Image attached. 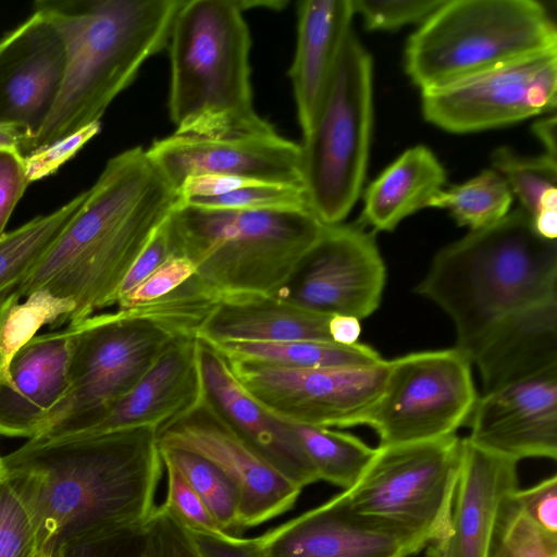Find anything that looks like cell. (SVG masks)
Returning <instances> with one entry per match:
<instances>
[{"label":"cell","instance_id":"6da1fadb","mask_svg":"<svg viewBox=\"0 0 557 557\" xmlns=\"http://www.w3.org/2000/svg\"><path fill=\"white\" fill-rule=\"evenodd\" d=\"M157 430L23 444L2 457L3 476L32 516L39 550L70 553L143 532L164 471Z\"/></svg>","mask_w":557,"mask_h":557},{"label":"cell","instance_id":"7a4b0ae2","mask_svg":"<svg viewBox=\"0 0 557 557\" xmlns=\"http://www.w3.org/2000/svg\"><path fill=\"white\" fill-rule=\"evenodd\" d=\"M177 190L137 146L109 159L62 233L28 278L21 299L39 288L69 298V325L116 305L128 271L178 202Z\"/></svg>","mask_w":557,"mask_h":557},{"label":"cell","instance_id":"3957f363","mask_svg":"<svg viewBox=\"0 0 557 557\" xmlns=\"http://www.w3.org/2000/svg\"><path fill=\"white\" fill-rule=\"evenodd\" d=\"M184 0H40L59 30L65 70L57 101L35 137L32 151L100 122L111 102L136 78L144 63L168 46Z\"/></svg>","mask_w":557,"mask_h":557},{"label":"cell","instance_id":"277c9868","mask_svg":"<svg viewBox=\"0 0 557 557\" xmlns=\"http://www.w3.org/2000/svg\"><path fill=\"white\" fill-rule=\"evenodd\" d=\"M417 293L449 315L469 357L502 319L557 297V243L518 208L438 250Z\"/></svg>","mask_w":557,"mask_h":557},{"label":"cell","instance_id":"5b68a950","mask_svg":"<svg viewBox=\"0 0 557 557\" xmlns=\"http://www.w3.org/2000/svg\"><path fill=\"white\" fill-rule=\"evenodd\" d=\"M237 0L183 1L168 41L169 113L176 134L276 132L255 107L251 37Z\"/></svg>","mask_w":557,"mask_h":557},{"label":"cell","instance_id":"8992f818","mask_svg":"<svg viewBox=\"0 0 557 557\" xmlns=\"http://www.w3.org/2000/svg\"><path fill=\"white\" fill-rule=\"evenodd\" d=\"M174 256L220 298L285 296L324 224L307 208L226 210L176 205L165 221Z\"/></svg>","mask_w":557,"mask_h":557},{"label":"cell","instance_id":"52a82bcc","mask_svg":"<svg viewBox=\"0 0 557 557\" xmlns=\"http://www.w3.org/2000/svg\"><path fill=\"white\" fill-rule=\"evenodd\" d=\"M557 50V28L534 0H445L409 37L405 71L421 92Z\"/></svg>","mask_w":557,"mask_h":557},{"label":"cell","instance_id":"ba28073f","mask_svg":"<svg viewBox=\"0 0 557 557\" xmlns=\"http://www.w3.org/2000/svg\"><path fill=\"white\" fill-rule=\"evenodd\" d=\"M373 120L372 60L351 32L300 144L308 208L324 225L342 223L361 191Z\"/></svg>","mask_w":557,"mask_h":557},{"label":"cell","instance_id":"9c48e42d","mask_svg":"<svg viewBox=\"0 0 557 557\" xmlns=\"http://www.w3.org/2000/svg\"><path fill=\"white\" fill-rule=\"evenodd\" d=\"M73 325L67 392L44 430L29 440L51 438L101 417L181 338L134 309L92 315Z\"/></svg>","mask_w":557,"mask_h":557},{"label":"cell","instance_id":"30bf717a","mask_svg":"<svg viewBox=\"0 0 557 557\" xmlns=\"http://www.w3.org/2000/svg\"><path fill=\"white\" fill-rule=\"evenodd\" d=\"M462 438L379 445L348 490L352 507L423 534L430 544L446 531L458 481Z\"/></svg>","mask_w":557,"mask_h":557},{"label":"cell","instance_id":"8fae6325","mask_svg":"<svg viewBox=\"0 0 557 557\" xmlns=\"http://www.w3.org/2000/svg\"><path fill=\"white\" fill-rule=\"evenodd\" d=\"M471 364L457 347L388 360L383 391L361 425L376 432L379 445L455 435L468 423L479 397Z\"/></svg>","mask_w":557,"mask_h":557},{"label":"cell","instance_id":"7c38bea8","mask_svg":"<svg viewBox=\"0 0 557 557\" xmlns=\"http://www.w3.org/2000/svg\"><path fill=\"white\" fill-rule=\"evenodd\" d=\"M226 360L240 385L274 414L289 422L330 429L361 425L380 397L388 372L385 359L371 366L321 369Z\"/></svg>","mask_w":557,"mask_h":557},{"label":"cell","instance_id":"4fadbf2b","mask_svg":"<svg viewBox=\"0 0 557 557\" xmlns=\"http://www.w3.org/2000/svg\"><path fill=\"white\" fill-rule=\"evenodd\" d=\"M421 95L425 120L450 133L481 132L548 113L557 104V50Z\"/></svg>","mask_w":557,"mask_h":557},{"label":"cell","instance_id":"5bb4252c","mask_svg":"<svg viewBox=\"0 0 557 557\" xmlns=\"http://www.w3.org/2000/svg\"><path fill=\"white\" fill-rule=\"evenodd\" d=\"M159 447L189 450L215 465L240 496V531L294 508L302 488L239 437L200 397L157 430Z\"/></svg>","mask_w":557,"mask_h":557},{"label":"cell","instance_id":"9a60e30c","mask_svg":"<svg viewBox=\"0 0 557 557\" xmlns=\"http://www.w3.org/2000/svg\"><path fill=\"white\" fill-rule=\"evenodd\" d=\"M386 268L372 233L357 224L324 225L285 297L320 312L359 320L380 306Z\"/></svg>","mask_w":557,"mask_h":557},{"label":"cell","instance_id":"2e32d148","mask_svg":"<svg viewBox=\"0 0 557 557\" xmlns=\"http://www.w3.org/2000/svg\"><path fill=\"white\" fill-rule=\"evenodd\" d=\"M258 540L267 557H412L430 544L421 533L357 511L344 491Z\"/></svg>","mask_w":557,"mask_h":557},{"label":"cell","instance_id":"e0dca14e","mask_svg":"<svg viewBox=\"0 0 557 557\" xmlns=\"http://www.w3.org/2000/svg\"><path fill=\"white\" fill-rule=\"evenodd\" d=\"M147 154L177 190L197 175H228L302 186L300 145L276 132L230 137L173 133L156 139Z\"/></svg>","mask_w":557,"mask_h":557},{"label":"cell","instance_id":"ac0fdd59","mask_svg":"<svg viewBox=\"0 0 557 557\" xmlns=\"http://www.w3.org/2000/svg\"><path fill=\"white\" fill-rule=\"evenodd\" d=\"M65 47L57 27L34 13L0 40V124L37 135L60 91ZM22 149V147H21Z\"/></svg>","mask_w":557,"mask_h":557},{"label":"cell","instance_id":"d6986e66","mask_svg":"<svg viewBox=\"0 0 557 557\" xmlns=\"http://www.w3.org/2000/svg\"><path fill=\"white\" fill-rule=\"evenodd\" d=\"M196 361L201 397L239 437L301 488L320 481L292 423L253 398L224 356L197 338Z\"/></svg>","mask_w":557,"mask_h":557},{"label":"cell","instance_id":"ffe728a7","mask_svg":"<svg viewBox=\"0 0 557 557\" xmlns=\"http://www.w3.org/2000/svg\"><path fill=\"white\" fill-rule=\"evenodd\" d=\"M473 445L519 462L557 457V370L479 396L468 421Z\"/></svg>","mask_w":557,"mask_h":557},{"label":"cell","instance_id":"44dd1931","mask_svg":"<svg viewBox=\"0 0 557 557\" xmlns=\"http://www.w3.org/2000/svg\"><path fill=\"white\" fill-rule=\"evenodd\" d=\"M196 339L178 338L143 379L98 419L51 438L27 440L24 445L67 443L141 426L159 429L200 397Z\"/></svg>","mask_w":557,"mask_h":557},{"label":"cell","instance_id":"7402d4cb","mask_svg":"<svg viewBox=\"0 0 557 557\" xmlns=\"http://www.w3.org/2000/svg\"><path fill=\"white\" fill-rule=\"evenodd\" d=\"M517 488V461L462 438L448 525L426 546V557H488L500 505Z\"/></svg>","mask_w":557,"mask_h":557},{"label":"cell","instance_id":"603a6c76","mask_svg":"<svg viewBox=\"0 0 557 557\" xmlns=\"http://www.w3.org/2000/svg\"><path fill=\"white\" fill-rule=\"evenodd\" d=\"M76 326L36 335L12 358L0 382V435H38L69 388Z\"/></svg>","mask_w":557,"mask_h":557},{"label":"cell","instance_id":"cb8c5ba5","mask_svg":"<svg viewBox=\"0 0 557 557\" xmlns=\"http://www.w3.org/2000/svg\"><path fill=\"white\" fill-rule=\"evenodd\" d=\"M483 394L557 370V297L497 322L469 355Z\"/></svg>","mask_w":557,"mask_h":557},{"label":"cell","instance_id":"d4e9b609","mask_svg":"<svg viewBox=\"0 0 557 557\" xmlns=\"http://www.w3.org/2000/svg\"><path fill=\"white\" fill-rule=\"evenodd\" d=\"M352 0H304L297 7L296 50L288 75L302 135L309 132L351 30Z\"/></svg>","mask_w":557,"mask_h":557},{"label":"cell","instance_id":"484cf974","mask_svg":"<svg viewBox=\"0 0 557 557\" xmlns=\"http://www.w3.org/2000/svg\"><path fill=\"white\" fill-rule=\"evenodd\" d=\"M333 314L302 307L285 296L223 297L197 333L209 344L240 342H332Z\"/></svg>","mask_w":557,"mask_h":557},{"label":"cell","instance_id":"4316f807","mask_svg":"<svg viewBox=\"0 0 557 557\" xmlns=\"http://www.w3.org/2000/svg\"><path fill=\"white\" fill-rule=\"evenodd\" d=\"M446 173L425 146H414L392 162L363 193L360 223L391 232L408 215L429 207Z\"/></svg>","mask_w":557,"mask_h":557},{"label":"cell","instance_id":"83f0119b","mask_svg":"<svg viewBox=\"0 0 557 557\" xmlns=\"http://www.w3.org/2000/svg\"><path fill=\"white\" fill-rule=\"evenodd\" d=\"M210 345L226 359L256 361L294 369L362 367L383 360L374 348L361 343L346 346L320 341H228Z\"/></svg>","mask_w":557,"mask_h":557},{"label":"cell","instance_id":"f1b7e54d","mask_svg":"<svg viewBox=\"0 0 557 557\" xmlns=\"http://www.w3.org/2000/svg\"><path fill=\"white\" fill-rule=\"evenodd\" d=\"M492 169L505 180L537 234L557 237V161L548 154L523 157L508 147L496 148Z\"/></svg>","mask_w":557,"mask_h":557},{"label":"cell","instance_id":"f546056e","mask_svg":"<svg viewBox=\"0 0 557 557\" xmlns=\"http://www.w3.org/2000/svg\"><path fill=\"white\" fill-rule=\"evenodd\" d=\"M86 196L87 190L55 211L0 236V302L16 293L28 278L79 210Z\"/></svg>","mask_w":557,"mask_h":557},{"label":"cell","instance_id":"4dcf8cb0","mask_svg":"<svg viewBox=\"0 0 557 557\" xmlns=\"http://www.w3.org/2000/svg\"><path fill=\"white\" fill-rule=\"evenodd\" d=\"M320 481L350 488L360 478L375 448L360 438L330 428L290 422Z\"/></svg>","mask_w":557,"mask_h":557},{"label":"cell","instance_id":"1f68e13d","mask_svg":"<svg viewBox=\"0 0 557 557\" xmlns=\"http://www.w3.org/2000/svg\"><path fill=\"white\" fill-rule=\"evenodd\" d=\"M511 202L512 194L505 180L488 169L462 184L440 190L429 207L449 211L457 224L475 231L502 220Z\"/></svg>","mask_w":557,"mask_h":557},{"label":"cell","instance_id":"d6a6232c","mask_svg":"<svg viewBox=\"0 0 557 557\" xmlns=\"http://www.w3.org/2000/svg\"><path fill=\"white\" fill-rule=\"evenodd\" d=\"M159 449L162 460L180 472L219 527L231 534L240 531V496L234 483L215 465L198 454L180 448Z\"/></svg>","mask_w":557,"mask_h":557},{"label":"cell","instance_id":"836d02e7","mask_svg":"<svg viewBox=\"0 0 557 557\" xmlns=\"http://www.w3.org/2000/svg\"><path fill=\"white\" fill-rule=\"evenodd\" d=\"M74 301L39 288L8 309L0 329V382H3L12 358L46 324L58 327L66 323Z\"/></svg>","mask_w":557,"mask_h":557},{"label":"cell","instance_id":"e575fe53","mask_svg":"<svg viewBox=\"0 0 557 557\" xmlns=\"http://www.w3.org/2000/svg\"><path fill=\"white\" fill-rule=\"evenodd\" d=\"M516 491L500 505L488 557H557V533L542 528L522 510Z\"/></svg>","mask_w":557,"mask_h":557},{"label":"cell","instance_id":"d590c367","mask_svg":"<svg viewBox=\"0 0 557 557\" xmlns=\"http://www.w3.org/2000/svg\"><path fill=\"white\" fill-rule=\"evenodd\" d=\"M177 205L226 210L309 209L302 186L259 181L250 182L224 195L191 198Z\"/></svg>","mask_w":557,"mask_h":557},{"label":"cell","instance_id":"8d00e7d4","mask_svg":"<svg viewBox=\"0 0 557 557\" xmlns=\"http://www.w3.org/2000/svg\"><path fill=\"white\" fill-rule=\"evenodd\" d=\"M37 534L23 499L2 475L0 478V557H36Z\"/></svg>","mask_w":557,"mask_h":557},{"label":"cell","instance_id":"74e56055","mask_svg":"<svg viewBox=\"0 0 557 557\" xmlns=\"http://www.w3.org/2000/svg\"><path fill=\"white\" fill-rule=\"evenodd\" d=\"M140 535L136 557H202L189 531L163 504L157 506Z\"/></svg>","mask_w":557,"mask_h":557},{"label":"cell","instance_id":"f35d334b","mask_svg":"<svg viewBox=\"0 0 557 557\" xmlns=\"http://www.w3.org/2000/svg\"><path fill=\"white\" fill-rule=\"evenodd\" d=\"M445 0H352L369 30H394L408 24H422Z\"/></svg>","mask_w":557,"mask_h":557},{"label":"cell","instance_id":"ab89813d","mask_svg":"<svg viewBox=\"0 0 557 557\" xmlns=\"http://www.w3.org/2000/svg\"><path fill=\"white\" fill-rule=\"evenodd\" d=\"M162 462L166 474V493L162 503L163 506L190 531L224 532L180 472L171 463L163 460Z\"/></svg>","mask_w":557,"mask_h":557},{"label":"cell","instance_id":"60d3db41","mask_svg":"<svg viewBox=\"0 0 557 557\" xmlns=\"http://www.w3.org/2000/svg\"><path fill=\"white\" fill-rule=\"evenodd\" d=\"M195 272L189 259L172 256L137 287L120 297L117 308L129 309L162 298L188 281Z\"/></svg>","mask_w":557,"mask_h":557},{"label":"cell","instance_id":"b9f144b4","mask_svg":"<svg viewBox=\"0 0 557 557\" xmlns=\"http://www.w3.org/2000/svg\"><path fill=\"white\" fill-rule=\"evenodd\" d=\"M101 131V122L92 123L78 132L36 149L23 157L29 183L55 173Z\"/></svg>","mask_w":557,"mask_h":557},{"label":"cell","instance_id":"7bdbcfd3","mask_svg":"<svg viewBox=\"0 0 557 557\" xmlns=\"http://www.w3.org/2000/svg\"><path fill=\"white\" fill-rule=\"evenodd\" d=\"M28 184L23 156L0 150V236Z\"/></svg>","mask_w":557,"mask_h":557},{"label":"cell","instance_id":"ee69618b","mask_svg":"<svg viewBox=\"0 0 557 557\" xmlns=\"http://www.w3.org/2000/svg\"><path fill=\"white\" fill-rule=\"evenodd\" d=\"M522 510L542 528L557 533V475L553 474L528 488L516 491Z\"/></svg>","mask_w":557,"mask_h":557},{"label":"cell","instance_id":"f6af8a7d","mask_svg":"<svg viewBox=\"0 0 557 557\" xmlns=\"http://www.w3.org/2000/svg\"><path fill=\"white\" fill-rule=\"evenodd\" d=\"M188 531L202 557H267L258 536Z\"/></svg>","mask_w":557,"mask_h":557},{"label":"cell","instance_id":"bcb514c9","mask_svg":"<svg viewBox=\"0 0 557 557\" xmlns=\"http://www.w3.org/2000/svg\"><path fill=\"white\" fill-rule=\"evenodd\" d=\"M165 221L128 271L120 287L116 302L120 297L137 287L164 261L174 256Z\"/></svg>","mask_w":557,"mask_h":557},{"label":"cell","instance_id":"7dc6e473","mask_svg":"<svg viewBox=\"0 0 557 557\" xmlns=\"http://www.w3.org/2000/svg\"><path fill=\"white\" fill-rule=\"evenodd\" d=\"M329 333L333 343L355 345L361 333L360 320L351 315L333 314L329 323Z\"/></svg>","mask_w":557,"mask_h":557},{"label":"cell","instance_id":"c3c4849f","mask_svg":"<svg viewBox=\"0 0 557 557\" xmlns=\"http://www.w3.org/2000/svg\"><path fill=\"white\" fill-rule=\"evenodd\" d=\"M532 131L544 145L545 154L556 159V117L553 115L537 121Z\"/></svg>","mask_w":557,"mask_h":557},{"label":"cell","instance_id":"681fc988","mask_svg":"<svg viewBox=\"0 0 557 557\" xmlns=\"http://www.w3.org/2000/svg\"><path fill=\"white\" fill-rule=\"evenodd\" d=\"M25 133L12 125L0 124V150L21 153Z\"/></svg>","mask_w":557,"mask_h":557},{"label":"cell","instance_id":"f907efd6","mask_svg":"<svg viewBox=\"0 0 557 557\" xmlns=\"http://www.w3.org/2000/svg\"><path fill=\"white\" fill-rule=\"evenodd\" d=\"M237 1L243 11L247 10V9H253L256 7H261V8H265V9H270V10H283L288 4V1H286V0H274V1H271V0H268V1L237 0Z\"/></svg>","mask_w":557,"mask_h":557},{"label":"cell","instance_id":"816d5d0a","mask_svg":"<svg viewBox=\"0 0 557 557\" xmlns=\"http://www.w3.org/2000/svg\"><path fill=\"white\" fill-rule=\"evenodd\" d=\"M20 300H21L20 295L17 293H14L13 295H11L10 297H8L7 299H4L0 302V329H1L3 318H4L8 309L10 308V306Z\"/></svg>","mask_w":557,"mask_h":557},{"label":"cell","instance_id":"f5cc1de1","mask_svg":"<svg viewBox=\"0 0 557 557\" xmlns=\"http://www.w3.org/2000/svg\"><path fill=\"white\" fill-rule=\"evenodd\" d=\"M69 556V553L64 549V548H57L53 554H52V557H67Z\"/></svg>","mask_w":557,"mask_h":557},{"label":"cell","instance_id":"db71d44e","mask_svg":"<svg viewBox=\"0 0 557 557\" xmlns=\"http://www.w3.org/2000/svg\"><path fill=\"white\" fill-rule=\"evenodd\" d=\"M53 552L47 548L40 549L36 557H52Z\"/></svg>","mask_w":557,"mask_h":557},{"label":"cell","instance_id":"11a10c76","mask_svg":"<svg viewBox=\"0 0 557 557\" xmlns=\"http://www.w3.org/2000/svg\"><path fill=\"white\" fill-rule=\"evenodd\" d=\"M3 475V465H2V457H0V478Z\"/></svg>","mask_w":557,"mask_h":557}]
</instances>
